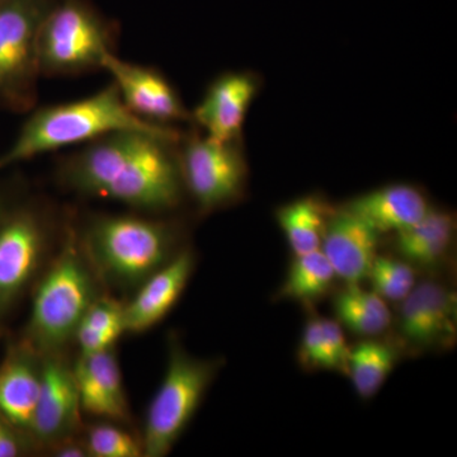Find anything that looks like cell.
<instances>
[{
	"mask_svg": "<svg viewBox=\"0 0 457 457\" xmlns=\"http://www.w3.org/2000/svg\"><path fill=\"white\" fill-rule=\"evenodd\" d=\"M180 140L145 131H119L84 144L59 168L65 187L141 212L174 209L182 200Z\"/></svg>",
	"mask_w": 457,
	"mask_h": 457,
	"instance_id": "obj_1",
	"label": "cell"
},
{
	"mask_svg": "<svg viewBox=\"0 0 457 457\" xmlns=\"http://www.w3.org/2000/svg\"><path fill=\"white\" fill-rule=\"evenodd\" d=\"M119 131L152 132L176 140L183 137L173 128L153 125L135 116L111 83L89 97L41 107L32 112L12 145L0 154V168Z\"/></svg>",
	"mask_w": 457,
	"mask_h": 457,
	"instance_id": "obj_2",
	"label": "cell"
},
{
	"mask_svg": "<svg viewBox=\"0 0 457 457\" xmlns=\"http://www.w3.org/2000/svg\"><path fill=\"white\" fill-rule=\"evenodd\" d=\"M97 273L75 231L38 282L23 341L40 353L62 351L98 296Z\"/></svg>",
	"mask_w": 457,
	"mask_h": 457,
	"instance_id": "obj_3",
	"label": "cell"
},
{
	"mask_svg": "<svg viewBox=\"0 0 457 457\" xmlns=\"http://www.w3.org/2000/svg\"><path fill=\"white\" fill-rule=\"evenodd\" d=\"M176 233L168 222L137 215L93 219L82 245L99 278L121 287H137L170 262Z\"/></svg>",
	"mask_w": 457,
	"mask_h": 457,
	"instance_id": "obj_4",
	"label": "cell"
},
{
	"mask_svg": "<svg viewBox=\"0 0 457 457\" xmlns=\"http://www.w3.org/2000/svg\"><path fill=\"white\" fill-rule=\"evenodd\" d=\"M114 31L86 0H55L38 32L41 75H75L104 69Z\"/></svg>",
	"mask_w": 457,
	"mask_h": 457,
	"instance_id": "obj_5",
	"label": "cell"
},
{
	"mask_svg": "<svg viewBox=\"0 0 457 457\" xmlns=\"http://www.w3.org/2000/svg\"><path fill=\"white\" fill-rule=\"evenodd\" d=\"M220 368L219 360L191 356L171 343L163 381L147 409L144 427V457H164L191 422L206 390Z\"/></svg>",
	"mask_w": 457,
	"mask_h": 457,
	"instance_id": "obj_6",
	"label": "cell"
},
{
	"mask_svg": "<svg viewBox=\"0 0 457 457\" xmlns=\"http://www.w3.org/2000/svg\"><path fill=\"white\" fill-rule=\"evenodd\" d=\"M55 0L0 2V106L31 110L37 98L38 32Z\"/></svg>",
	"mask_w": 457,
	"mask_h": 457,
	"instance_id": "obj_7",
	"label": "cell"
},
{
	"mask_svg": "<svg viewBox=\"0 0 457 457\" xmlns=\"http://www.w3.org/2000/svg\"><path fill=\"white\" fill-rule=\"evenodd\" d=\"M179 163L183 187L203 212L236 203L245 192L248 168L237 141L206 137L180 139Z\"/></svg>",
	"mask_w": 457,
	"mask_h": 457,
	"instance_id": "obj_8",
	"label": "cell"
},
{
	"mask_svg": "<svg viewBox=\"0 0 457 457\" xmlns=\"http://www.w3.org/2000/svg\"><path fill=\"white\" fill-rule=\"evenodd\" d=\"M79 392L74 365L62 351L42 353L40 396L29 437L35 449L49 450L60 442L77 437L82 426Z\"/></svg>",
	"mask_w": 457,
	"mask_h": 457,
	"instance_id": "obj_9",
	"label": "cell"
},
{
	"mask_svg": "<svg viewBox=\"0 0 457 457\" xmlns=\"http://www.w3.org/2000/svg\"><path fill=\"white\" fill-rule=\"evenodd\" d=\"M46 225L35 210H8L0 220V314L26 290L40 266Z\"/></svg>",
	"mask_w": 457,
	"mask_h": 457,
	"instance_id": "obj_10",
	"label": "cell"
},
{
	"mask_svg": "<svg viewBox=\"0 0 457 457\" xmlns=\"http://www.w3.org/2000/svg\"><path fill=\"white\" fill-rule=\"evenodd\" d=\"M102 71L112 78L125 106L143 121L167 128L174 122L191 121L179 93L156 69L125 62L113 53Z\"/></svg>",
	"mask_w": 457,
	"mask_h": 457,
	"instance_id": "obj_11",
	"label": "cell"
},
{
	"mask_svg": "<svg viewBox=\"0 0 457 457\" xmlns=\"http://www.w3.org/2000/svg\"><path fill=\"white\" fill-rule=\"evenodd\" d=\"M456 296L436 282H423L403 300L399 332L404 341L420 348L453 342L455 335Z\"/></svg>",
	"mask_w": 457,
	"mask_h": 457,
	"instance_id": "obj_12",
	"label": "cell"
},
{
	"mask_svg": "<svg viewBox=\"0 0 457 457\" xmlns=\"http://www.w3.org/2000/svg\"><path fill=\"white\" fill-rule=\"evenodd\" d=\"M258 93L253 74L225 73L207 88L203 101L191 113L206 137L224 143L239 141L249 106Z\"/></svg>",
	"mask_w": 457,
	"mask_h": 457,
	"instance_id": "obj_13",
	"label": "cell"
},
{
	"mask_svg": "<svg viewBox=\"0 0 457 457\" xmlns=\"http://www.w3.org/2000/svg\"><path fill=\"white\" fill-rule=\"evenodd\" d=\"M194 267V253L183 249L137 286L134 299L125 303L126 333L139 335L161 323L179 302Z\"/></svg>",
	"mask_w": 457,
	"mask_h": 457,
	"instance_id": "obj_14",
	"label": "cell"
},
{
	"mask_svg": "<svg viewBox=\"0 0 457 457\" xmlns=\"http://www.w3.org/2000/svg\"><path fill=\"white\" fill-rule=\"evenodd\" d=\"M380 234L359 216L339 209L330 213L320 251L347 285H359L368 278L378 255Z\"/></svg>",
	"mask_w": 457,
	"mask_h": 457,
	"instance_id": "obj_15",
	"label": "cell"
},
{
	"mask_svg": "<svg viewBox=\"0 0 457 457\" xmlns=\"http://www.w3.org/2000/svg\"><path fill=\"white\" fill-rule=\"evenodd\" d=\"M42 353L22 341L0 362V414L29 437L40 396Z\"/></svg>",
	"mask_w": 457,
	"mask_h": 457,
	"instance_id": "obj_16",
	"label": "cell"
},
{
	"mask_svg": "<svg viewBox=\"0 0 457 457\" xmlns=\"http://www.w3.org/2000/svg\"><path fill=\"white\" fill-rule=\"evenodd\" d=\"M378 234L398 233L423 218L429 207L422 192L408 185H393L353 198L343 206Z\"/></svg>",
	"mask_w": 457,
	"mask_h": 457,
	"instance_id": "obj_17",
	"label": "cell"
},
{
	"mask_svg": "<svg viewBox=\"0 0 457 457\" xmlns=\"http://www.w3.org/2000/svg\"><path fill=\"white\" fill-rule=\"evenodd\" d=\"M453 216L429 209L416 224L395 233L396 249L409 262L429 266L447 253L453 245Z\"/></svg>",
	"mask_w": 457,
	"mask_h": 457,
	"instance_id": "obj_18",
	"label": "cell"
},
{
	"mask_svg": "<svg viewBox=\"0 0 457 457\" xmlns=\"http://www.w3.org/2000/svg\"><path fill=\"white\" fill-rule=\"evenodd\" d=\"M332 210L319 197L299 198L279 207L276 218L295 255L320 251Z\"/></svg>",
	"mask_w": 457,
	"mask_h": 457,
	"instance_id": "obj_19",
	"label": "cell"
},
{
	"mask_svg": "<svg viewBox=\"0 0 457 457\" xmlns=\"http://www.w3.org/2000/svg\"><path fill=\"white\" fill-rule=\"evenodd\" d=\"M123 333H126L125 303L99 294L80 320L74 339L79 345L80 354L89 356L114 348Z\"/></svg>",
	"mask_w": 457,
	"mask_h": 457,
	"instance_id": "obj_20",
	"label": "cell"
},
{
	"mask_svg": "<svg viewBox=\"0 0 457 457\" xmlns=\"http://www.w3.org/2000/svg\"><path fill=\"white\" fill-rule=\"evenodd\" d=\"M337 318L343 326L359 336L381 335L392 323V314L383 297L374 291L348 285L335 299Z\"/></svg>",
	"mask_w": 457,
	"mask_h": 457,
	"instance_id": "obj_21",
	"label": "cell"
},
{
	"mask_svg": "<svg viewBox=\"0 0 457 457\" xmlns=\"http://www.w3.org/2000/svg\"><path fill=\"white\" fill-rule=\"evenodd\" d=\"M395 362V351L385 343L368 341L352 348L347 375L361 398H372L380 390Z\"/></svg>",
	"mask_w": 457,
	"mask_h": 457,
	"instance_id": "obj_22",
	"label": "cell"
},
{
	"mask_svg": "<svg viewBox=\"0 0 457 457\" xmlns=\"http://www.w3.org/2000/svg\"><path fill=\"white\" fill-rule=\"evenodd\" d=\"M335 278V270L323 252L297 254L278 295L282 299L312 302L323 296Z\"/></svg>",
	"mask_w": 457,
	"mask_h": 457,
	"instance_id": "obj_23",
	"label": "cell"
},
{
	"mask_svg": "<svg viewBox=\"0 0 457 457\" xmlns=\"http://www.w3.org/2000/svg\"><path fill=\"white\" fill-rule=\"evenodd\" d=\"M79 359L89 370L110 404L113 420L128 422L130 420V411H129L128 398L123 387L121 369H120L114 348L89 354V356L80 354Z\"/></svg>",
	"mask_w": 457,
	"mask_h": 457,
	"instance_id": "obj_24",
	"label": "cell"
},
{
	"mask_svg": "<svg viewBox=\"0 0 457 457\" xmlns=\"http://www.w3.org/2000/svg\"><path fill=\"white\" fill-rule=\"evenodd\" d=\"M368 278L383 299L403 302L416 286L414 270L405 262L376 255Z\"/></svg>",
	"mask_w": 457,
	"mask_h": 457,
	"instance_id": "obj_25",
	"label": "cell"
},
{
	"mask_svg": "<svg viewBox=\"0 0 457 457\" xmlns=\"http://www.w3.org/2000/svg\"><path fill=\"white\" fill-rule=\"evenodd\" d=\"M83 441L89 457H144L141 441L112 423L90 426Z\"/></svg>",
	"mask_w": 457,
	"mask_h": 457,
	"instance_id": "obj_26",
	"label": "cell"
},
{
	"mask_svg": "<svg viewBox=\"0 0 457 457\" xmlns=\"http://www.w3.org/2000/svg\"><path fill=\"white\" fill-rule=\"evenodd\" d=\"M299 360L303 368L309 370H333L321 319H309L303 328Z\"/></svg>",
	"mask_w": 457,
	"mask_h": 457,
	"instance_id": "obj_27",
	"label": "cell"
},
{
	"mask_svg": "<svg viewBox=\"0 0 457 457\" xmlns=\"http://www.w3.org/2000/svg\"><path fill=\"white\" fill-rule=\"evenodd\" d=\"M324 337H326L328 352L332 360L333 370L348 374V361H350L351 348L345 341V333L339 323L330 319H321Z\"/></svg>",
	"mask_w": 457,
	"mask_h": 457,
	"instance_id": "obj_28",
	"label": "cell"
},
{
	"mask_svg": "<svg viewBox=\"0 0 457 457\" xmlns=\"http://www.w3.org/2000/svg\"><path fill=\"white\" fill-rule=\"evenodd\" d=\"M35 449L32 441L0 414V457L26 455Z\"/></svg>",
	"mask_w": 457,
	"mask_h": 457,
	"instance_id": "obj_29",
	"label": "cell"
},
{
	"mask_svg": "<svg viewBox=\"0 0 457 457\" xmlns=\"http://www.w3.org/2000/svg\"><path fill=\"white\" fill-rule=\"evenodd\" d=\"M47 451H50L51 455L57 457H89L86 444L77 437L60 442Z\"/></svg>",
	"mask_w": 457,
	"mask_h": 457,
	"instance_id": "obj_30",
	"label": "cell"
},
{
	"mask_svg": "<svg viewBox=\"0 0 457 457\" xmlns=\"http://www.w3.org/2000/svg\"><path fill=\"white\" fill-rule=\"evenodd\" d=\"M7 212L8 209L7 206H5L4 198L0 195V220H2L3 216H4Z\"/></svg>",
	"mask_w": 457,
	"mask_h": 457,
	"instance_id": "obj_31",
	"label": "cell"
},
{
	"mask_svg": "<svg viewBox=\"0 0 457 457\" xmlns=\"http://www.w3.org/2000/svg\"><path fill=\"white\" fill-rule=\"evenodd\" d=\"M2 318H3V315H2V314H0V319H2Z\"/></svg>",
	"mask_w": 457,
	"mask_h": 457,
	"instance_id": "obj_32",
	"label": "cell"
},
{
	"mask_svg": "<svg viewBox=\"0 0 457 457\" xmlns=\"http://www.w3.org/2000/svg\"><path fill=\"white\" fill-rule=\"evenodd\" d=\"M0 2H2V0H0Z\"/></svg>",
	"mask_w": 457,
	"mask_h": 457,
	"instance_id": "obj_33",
	"label": "cell"
}]
</instances>
